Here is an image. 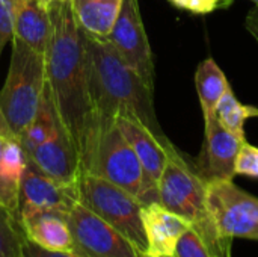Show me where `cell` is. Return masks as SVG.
<instances>
[{
    "instance_id": "4dcf8cb0",
    "label": "cell",
    "mask_w": 258,
    "mask_h": 257,
    "mask_svg": "<svg viewBox=\"0 0 258 257\" xmlns=\"http://www.w3.org/2000/svg\"><path fill=\"white\" fill-rule=\"evenodd\" d=\"M251 2H254V3H255V5L258 6V0H251Z\"/></svg>"
},
{
    "instance_id": "f1b7e54d",
    "label": "cell",
    "mask_w": 258,
    "mask_h": 257,
    "mask_svg": "<svg viewBox=\"0 0 258 257\" xmlns=\"http://www.w3.org/2000/svg\"><path fill=\"white\" fill-rule=\"evenodd\" d=\"M44 2L50 6V5H54V3H59V2H63V0H44Z\"/></svg>"
},
{
    "instance_id": "f546056e",
    "label": "cell",
    "mask_w": 258,
    "mask_h": 257,
    "mask_svg": "<svg viewBox=\"0 0 258 257\" xmlns=\"http://www.w3.org/2000/svg\"><path fill=\"white\" fill-rule=\"evenodd\" d=\"M141 257H156V256H150V254H141ZM159 257H166V256H159Z\"/></svg>"
},
{
    "instance_id": "83f0119b",
    "label": "cell",
    "mask_w": 258,
    "mask_h": 257,
    "mask_svg": "<svg viewBox=\"0 0 258 257\" xmlns=\"http://www.w3.org/2000/svg\"><path fill=\"white\" fill-rule=\"evenodd\" d=\"M245 26H246V30L257 39L258 42V6L251 9L246 20H245Z\"/></svg>"
},
{
    "instance_id": "ac0fdd59",
    "label": "cell",
    "mask_w": 258,
    "mask_h": 257,
    "mask_svg": "<svg viewBox=\"0 0 258 257\" xmlns=\"http://www.w3.org/2000/svg\"><path fill=\"white\" fill-rule=\"evenodd\" d=\"M195 85L206 120L215 115V109L222 95L230 89V85L224 71L213 58H207L198 65L195 73Z\"/></svg>"
},
{
    "instance_id": "9c48e42d",
    "label": "cell",
    "mask_w": 258,
    "mask_h": 257,
    "mask_svg": "<svg viewBox=\"0 0 258 257\" xmlns=\"http://www.w3.org/2000/svg\"><path fill=\"white\" fill-rule=\"evenodd\" d=\"M121 58L154 88V62L138 0H122L118 18L106 38Z\"/></svg>"
},
{
    "instance_id": "484cf974",
    "label": "cell",
    "mask_w": 258,
    "mask_h": 257,
    "mask_svg": "<svg viewBox=\"0 0 258 257\" xmlns=\"http://www.w3.org/2000/svg\"><path fill=\"white\" fill-rule=\"evenodd\" d=\"M169 2L180 9L200 15H206L216 9L227 8L231 3V0H169Z\"/></svg>"
},
{
    "instance_id": "5bb4252c",
    "label": "cell",
    "mask_w": 258,
    "mask_h": 257,
    "mask_svg": "<svg viewBox=\"0 0 258 257\" xmlns=\"http://www.w3.org/2000/svg\"><path fill=\"white\" fill-rule=\"evenodd\" d=\"M142 221L148 244L145 254L156 257H174L181 235L190 229V224L184 218L171 212L160 203L144 204Z\"/></svg>"
},
{
    "instance_id": "e0dca14e",
    "label": "cell",
    "mask_w": 258,
    "mask_h": 257,
    "mask_svg": "<svg viewBox=\"0 0 258 257\" xmlns=\"http://www.w3.org/2000/svg\"><path fill=\"white\" fill-rule=\"evenodd\" d=\"M122 0H71L77 24L86 33L106 39L118 18Z\"/></svg>"
},
{
    "instance_id": "277c9868",
    "label": "cell",
    "mask_w": 258,
    "mask_h": 257,
    "mask_svg": "<svg viewBox=\"0 0 258 257\" xmlns=\"http://www.w3.org/2000/svg\"><path fill=\"white\" fill-rule=\"evenodd\" d=\"M80 168L109 180L142 200L145 176L141 161L116 126V120L97 118L80 151Z\"/></svg>"
},
{
    "instance_id": "5b68a950",
    "label": "cell",
    "mask_w": 258,
    "mask_h": 257,
    "mask_svg": "<svg viewBox=\"0 0 258 257\" xmlns=\"http://www.w3.org/2000/svg\"><path fill=\"white\" fill-rule=\"evenodd\" d=\"M45 85V55L14 36L8 76L0 89V109L18 138L36 115Z\"/></svg>"
},
{
    "instance_id": "8fae6325",
    "label": "cell",
    "mask_w": 258,
    "mask_h": 257,
    "mask_svg": "<svg viewBox=\"0 0 258 257\" xmlns=\"http://www.w3.org/2000/svg\"><path fill=\"white\" fill-rule=\"evenodd\" d=\"M116 126L138 155L145 176V188L141 203H159V180L168 162L171 141H162L145 124L132 117H116Z\"/></svg>"
},
{
    "instance_id": "d6986e66",
    "label": "cell",
    "mask_w": 258,
    "mask_h": 257,
    "mask_svg": "<svg viewBox=\"0 0 258 257\" xmlns=\"http://www.w3.org/2000/svg\"><path fill=\"white\" fill-rule=\"evenodd\" d=\"M60 124L62 123L56 112L48 85H45L36 115L33 117L30 124L24 129V132L20 135V141L24 148V153L32 151L39 144H42L45 139H48L57 130V127Z\"/></svg>"
},
{
    "instance_id": "44dd1931",
    "label": "cell",
    "mask_w": 258,
    "mask_h": 257,
    "mask_svg": "<svg viewBox=\"0 0 258 257\" xmlns=\"http://www.w3.org/2000/svg\"><path fill=\"white\" fill-rule=\"evenodd\" d=\"M12 135L15 133L9 127L0 109V204L17 215L20 186H17L11 180L8 173V159H6V145Z\"/></svg>"
},
{
    "instance_id": "7402d4cb",
    "label": "cell",
    "mask_w": 258,
    "mask_h": 257,
    "mask_svg": "<svg viewBox=\"0 0 258 257\" xmlns=\"http://www.w3.org/2000/svg\"><path fill=\"white\" fill-rule=\"evenodd\" d=\"M24 241L17 215L0 204V257H23Z\"/></svg>"
},
{
    "instance_id": "52a82bcc",
    "label": "cell",
    "mask_w": 258,
    "mask_h": 257,
    "mask_svg": "<svg viewBox=\"0 0 258 257\" xmlns=\"http://www.w3.org/2000/svg\"><path fill=\"white\" fill-rule=\"evenodd\" d=\"M207 203L219 232L230 238L258 241V198L233 180L207 183Z\"/></svg>"
},
{
    "instance_id": "ba28073f",
    "label": "cell",
    "mask_w": 258,
    "mask_h": 257,
    "mask_svg": "<svg viewBox=\"0 0 258 257\" xmlns=\"http://www.w3.org/2000/svg\"><path fill=\"white\" fill-rule=\"evenodd\" d=\"M73 253L79 257H141L138 248L118 230L80 203L65 215Z\"/></svg>"
},
{
    "instance_id": "6da1fadb",
    "label": "cell",
    "mask_w": 258,
    "mask_h": 257,
    "mask_svg": "<svg viewBox=\"0 0 258 257\" xmlns=\"http://www.w3.org/2000/svg\"><path fill=\"white\" fill-rule=\"evenodd\" d=\"M50 15L51 35L45 50L47 85L59 120L80 153L95 124L83 30L76 21L71 0L50 5Z\"/></svg>"
},
{
    "instance_id": "8992f818",
    "label": "cell",
    "mask_w": 258,
    "mask_h": 257,
    "mask_svg": "<svg viewBox=\"0 0 258 257\" xmlns=\"http://www.w3.org/2000/svg\"><path fill=\"white\" fill-rule=\"evenodd\" d=\"M79 203L118 230L141 254L148 250L142 208L138 197L101 177L82 173L77 180Z\"/></svg>"
},
{
    "instance_id": "4316f807",
    "label": "cell",
    "mask_w": 258,
    "mask_h": 257,
    "mask_svg": "<svg viewBox=\"0 0 258 257\" xmlns=\"http://www.w3.org/2000/svg\"><path fill=\"white\" fill-rule=\"evenodd\" d=\"M23 257H79L74 253H63V251H50V250H44L35 244H32L30 241H24L23 245Z\"/></svg>"
},
{
    "instance_id": "cb8c5ba5",
    "label": "cell",
    "mask_w": 258,
    "mask_h": 257,
    "mask_svg": "<svg viewBox=\"0 0 258 257\" xmlns=\"http://www.w3.org/2000/svg\"><path fill=\"white\" fill-rule=\"evenodd\" d=\"M234 173L237 176L258 179V147L246 142V141L243 142V145L237 155Z\"/></svg>"
},
{
    "instance_id": "3957f363",
    "label": "cell",
    "mask_w": 258,
    "mask_h": 257,
    "mask_svg": "<svg viewBox=\"0 0 258 257\" xmlns=\"http://www.w3.org/2000/svg\"><path fill=\"white\" fill-rule=\"evenodd\" d=\"M159 203L184 218L213 257H231L233 239L224 236L213 220L207 185L174 144L168 150V162L159 180Z\"/></svg>"
},
{
    "instance_id": "d4e9b609",
    "label": "cell",
    "mask_w": 258,
    "mask_h": 257,
    "mask_svg": "<svg viewBox=\"0 0 258 257\" xmlns=\"http://www.w3.org/2000/svg\"><path fill=\"white\" fill-rule=\"evenodd\" d=\"M15 2L17 0H0V56L6 44L14 39Z\"/></svg>"
},
{
    "instance_id": "4fadbf2b",
    "label": "cell",
    "mask_w": 258,
    "mask_h": 257,
    "mask_svg": "<svg viewBox=\"0 0 258 257\" xmlns=\"http://www.w3.org/2000/svg\"><path fill=\"white\" fill-rule=\"evenodd\" d=\"M26 158L29 165L65 185H77L82 174L80 153L62 124L48 139L26 153Z\"/></svg>"
},
{
    "instance_id": "2e32d148",
    "label": "cell",
    "mask_w": 258,
    "mask_h": 257,
    "mask_svg": "<svg viewBox=\"0 0 258 257\" xmlns=\"http://www.w3.org/2000/svg\"><path fill=\"white\" fill-rule=\"evenodd\" d=\"M24 236L32 244L50 250L73 253V236L65 215L60 214H38L20 220Z\"/></svg>"
},
{
    "instance_id": "9a60e30c",
    "label": "cell",
    "mask_w": 258,
    "mask_h": 257,
    "mask_svg": "<svg viewBox=\"0 0 258 257\" xmlns=\"http://www.w3.org/2000/svg\"><path fill=\"white\" fill-rule=\"evenodd\" d=\"M51 35L50 6L44 0H17L14 36L38 53L47 50Z\"/></svg>"
},
{
    "instance_id": "7c38bea8",
    "label": "cell",
    "mask_w": 258,
    "mask_h": 257,
    "mask_svg": "<svg viewBox=\"0 0 258 257\" xmlns=\"http://www.w3.org/2000/svg\"><path fill=\"white\" fill-rule=\"evenodd\" d=\"M204 121V142L195 170L206 185L219 180H233L237 155L245 141L228 132L215 115Z\"/></svg>"
},
{
    "instance_id": "603a6c76",
    "label": "cell",
    "mask_w": 258,
    "mask_h": 257,
    "mask_svg": "<svg viewBox=\"0 0 258 257\" xmlns=\"http://www.w3.org/2000/svg\"><path fill=\"white\" fill-rule=\"evenodd\" d=\"M174 257H213V254L210 253L201 236L190 227L181 235L175 247Z\"/></svg>"
},
{
    "instance_id": "30bf717a",
    "label": "cell",
    "mask_w": 258,
    "mask_h": 257,
    "mask_svg": "<svg viewBox=\"0 0 258 257\" xmlns=\"http://www.w3.org/2000/svg\"><path fill=\"white\" fill-rule=\"evenodd\" d=\"M76 203H79L77 185L56 182L27 164L20 183L18 221L38 214L67 215Z\"/></svg>"
},
{
    "instance_id": "7a4b0ae2",
    "label": "cell",
    "mask_w": 258,
    "mask_h": 257,
    "mask_svg": "<svg viewBox=\"0 0 258 257\" xmlns=\"http://www.w3.org/2000/svg\"><path fill=\"white\" fill-rule=\"evenodd\" d=\"M89 95L95 120L132 117L145 124L162 141H169L157 123L150 86L115 50L101 38L83 30Z\"/></svg>"
},
{
    "instance_id": "ffe728a7",
    "label": "cell",
    "mask_w": 258,
    "mask_h": 257,
    "mask_svg": "<svg viewBox=\"0 0 258 257\" xmlns=\"http://www.w3.org/2000/svg\"><path fill=\"white\" fill-rule=\"evenodd\" d=\"M215 117L219 120V123L228 132H231L237 138L246 141L245 123H246V120H249L252 117H258V109L254 106L242 105L237 100V97L234 95L233 89L230 88L219 100V103L215 109Z\"/></svg>"
}]
</instances>
